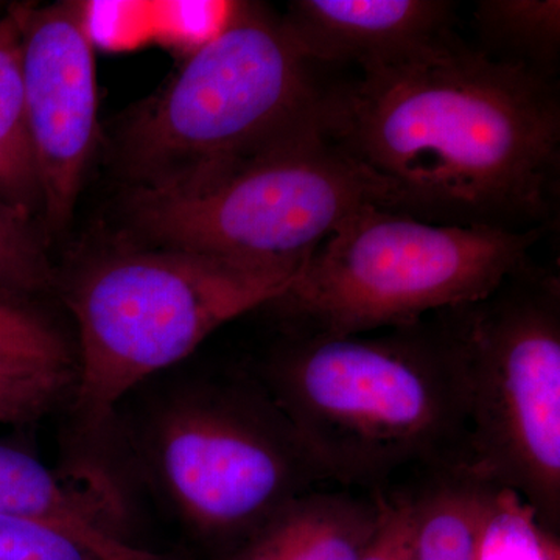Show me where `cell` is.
Segmentation results:
<instances>
[{
	"label": "cell",
	"instance_id": "cell-1",
	"mask_svg": "<svg viewBox=\"0 0 560 560\" xmlns=\"http://www.w3.org/2000/svg\"><path fill=\"white\" fill-rule=\"evenodd\" d=\"M320 127L389 191L388 209L523 232L558 209V83L463 40L407 68L323 91Z\"/></svg>",
	"mask_w": 560,
	"mask_h": 560
},
{
	"label": "cell",
	"instance_id": "cell-2",
	"mask_svg": "<svg viewBox=\"0 0 560 560\" xmlns=\"http://www.w3.org/2000/svg\"><path fill=\"white\" fill-rule=\"evenodd\" d=\"M195 353L132 386L95 429L62 431L61 456L131 539L154 521L221 560L329 480L246 363Z\"/></svg>",
	"mask_w": 560,
	"mask_h": 560
},
{
	"label": "cell",
	"instance_id": "cell-3",
	"mask_svg": "<svg viewBox=\"0 0 560 560\" xmlns=\"http://www.w3.org/2000/svg\"><path fill=\"white\" fill-rule=\"evenodd\" d=\"M246 366L329 481L470 467L469 372L452 308L382 334H287Z\"/></svg>",
	"mask_w": 560,
	"mask_h": 560
},
{
	"label": "cell",
	"instance_id": "cell-4",
	"mask_svg": "<svg viewBox=\"0 0 560 560\" xmlns=\"http://www.w3.org/2000/svg\"><path fill=\"white\" fill-rule=\"evenodd\" d=\"M296 276L142 245L103 254L58 279L77 330L62 431L95 429L132 386L189 359L221 327L279 298Z\"/></svg>",
	"mask_w": 560,
	"mask_h": 560
},
{
	"label": "cell",
	"instance_id": "cell-5",
	"mask_svg": "<svg viewBox=\"0 0 560 560\" xmlns=\"http://www.w3.org/2000/svg\"><path fill=\"white\" fill-rule=\"evenodd\" d=\"M311 66L282 16L237 3L219 35L121 130L119 160L132 189L183 186L296 131L323 94Z\"/></svg>",
	"mask_w": 560,
	"mask_h": 560
},
{
	"label": "cell",
	"instance_id": "cell-6",
	"mask_svg": "<svg viewBox=\"0 0 560 560\" xmlns=\"http://www.w3.org/2000/svg\"><path fill=\"white\" fill-rule=\"evenodd\" d=\"M366 206L388 208L389 191L327 138L319 105L256 156L172 189H131L127 202L143 246L293 272Z\"/></svg>",
	"mask_w": 560,
	"mask_h": 560
},
{
	"label": "cell",
	"instance_id": "cell-7",
	"mask_svg": "<svg viewBox=\"0 0 560 560\" xmlns=\"http://www.w3.org/2000/svg\"><path fill=\"white\" fill-rule=\"evenodd\" d=\"M544 232L452 226L366 206L264 307L278 313L287 334L360 335L412 326L489 296L529 264Z\"/></svg>",
	"mask_w": 560,
	"mask_h": 560
},
{
	"label": "cell",
	"instance_id": "cell-8",
	"mask_svg": "<svg viewBox=\"0 0 560 560\" xmlns=\"http://www.w3.org/2000/svg\"><path fill=\"white\" fill-rule=\"evenodd\" d=\"M470 388V469L560 522V282L533 261L452 308Z\"/></svg>",
	"mask_w": 560,
	"mask_h": 560
},
{
	"label": "cell",
	"instance_id": "cell-9",
	"mask_svg": "<svg viewBox=\"0 0 560 560\" xmlns=\"http://www.w3.org/2000/svg\"><path fill=\"white\" fill-rule=\"evenodd\" d=\"M92 7H22L25 116L50 232L72 220L98 136L97 66Z\"/></svg>",
	"mask_w": 560,
	"mask_h": 560
},
{
	"label": "cell",
	"instance_id": "cell-10",
	"mask_svg": "<svg viewBox=\"0 0 560 560\" xmlns=\"http://www.w3.org/2000/svg\"><path fill=\"white\" fill-rule=\"evenodd\" d=\"M445 0H294L283 22L308 61L353 62L363 73L430 60L458 40Z\"/></svg>",
	"mask_w": 560,
	"mask_h": 560
},
{
	"label": "cell",
	"instance_id": "cell-11",
	"mask_svg": "<svg viewBox=\"0 0 560 560\" xmlns=\"http://www.w3.org/2000/svg\"><path fill=\"white\" fill-rule=\"evenodd\" d=\"M381 514L378 493L357 499L312 490L221 560H361Z\"/></svg>",
	"mask_w": 560,
	"mask_h": 560
},
{
	"label": "cell",
	"instance_id": "cell-12",
	"mask_svg": "<svg viewBox=\"0 0 560 560\" xmlns=\"http://www.w3.org/2000/svg\"><path fill=\"white\" fill-rule=\"evenodd\" d=\"M499 489L470 467L431 474L412 495L411 560H475Z\"/></svg>",
	"mask_w": 560,
	"mask_h": 560
},
{
	"label": "cell",
	"instance_id": "cell-13",
	"mask_svg": "<svg viewBox=\"0 0 560 560\" xmlns=\"http://www.w3.org/2000/svg\"><path fill=\"white\" fill-rule=\"evenodd\" d=\"M22 7L0 20V202L25 219L40 217L21 65Z\"/></svg>",
	"mask_w": 560,
	"mask_h": 560
},
{
	"label": "cell",
	"instance_id": "cell-14",
	"mask_svg": "<svg viewBox=\"0 0 560 560\" xmlns=\"http://www.w3.org/2000/svg\"><path fill=\"white\" fill-rule=\"evenodd\" d=\"M474 24L489 60L556 81L560 60L559 0H481Z\"/></svg>",
	"mask_w": 560,
	"mask_h": 560
},
{
	"label": "cell",
	"instance_id": "cell-15",
	"mask_svg": "<svg viewBox=\"0 0 560 560\" xmlns=\"http://www.w3.org/2000/svg\"><path fill=\"white\" fill-rule=\"evenodd\" d=\"M0 361L43 371L75 372L70 340L36 301L0 296Z\"/></svg>",
	"mask_w": 560,
	"mask_h": 560
},
{
	"label": "cell",
	"instance_id": "cell-16",
	"mask_svg": "<svg viewBox=\"0 0 560 560\" xmlns=\"http://www.w3.org/2000/svg\"><path fill=\"white\" fill-rule=\"evenodd\" d=\"M57 283L32 220L0 202V296L36 301L57 293Z\"/></svg>",
	"mask_w": 560,
	"mask_h": 560
},
{
	"label": "cell",
	"instance_id": "cell-17",
	"mask_svg": "<svg viewBox=\"0 0 560 560\" xmlns=\"http://www.w3.org/2000/svg\"><path fill=\"white\" fill-rule=\"evenodd\" d=\"M475 560H559V545L515 493L500 488L482 526Z\"/></svg>",
	"mask_w": 560,
	"mask_h": 560
},
{
	"label": "cell",
	"instance_id": "cell-18",
	"mask_svg": "<svg viewBox=\"0 0 560 560\" xmlns=\"http://www.w3.org/2000/svg\"><path fill=\"white\" fill-rule=\"evenodd\" d=\"M72 385L69 371L0 375V425H28L54 415L65 407Z\"/></svg>",
	"mask_w": 560,
	"mask_h": 560
},
{
	"label": "cell",
	"instance_id": "cell-19",
	"mask_svg": "<svg viewBox=\"0 0 560 560\" xmlns=\"http://www.w3.org/2000/svg\"><path fill=\"white\" fill-rule=\"evenodd\" d=\"M0 560H97L58 529L0 515Z\"/></svg>",
	"mask_w": 560,
	"mask_h": 560
},
{
	"label": "cell",
	"instance_id": "cell-20",
	"mask_svg": "<svg viewBox=\"0 0 560 560\" xmlns=\"http://www.w3.org/2000/svg\"><path fill=\"white\" fill-rule=\"evenodd\" d=\"M381 523L361 560H411L412 495H383Z\"/></svg>",
	"mask_w": 560,
	"mask_h": 560
},
{
	"label": "cell",
	"instance_id": "cell-21",
	"mask_svg": "<svg viewBox=\"0 0 560 560\" xmlns=\"http://www.w3.org/2000/svg\"><path fill=\"white\" fill-rule=\"evenodd\" d=\"M36 371L40 370H32V368L18 366V364L3 363V361H0V375L27 374V372Z\"/></svg>",
	"mask_w": 560,
	"mask_h": 560
}]
</instances>
